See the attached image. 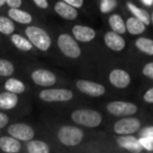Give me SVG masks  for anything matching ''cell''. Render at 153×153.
Masks as SVG:
<instances>
[{
  "mask_svg": "<svg viewBox=\"0 0 153 153\" xmlns=\"http://www.w3.org/2000/svg\"><path fill=\"white\" fill-rule=\"evenodd\" d=\"M56 137L62 146L76 148L86 140L87 132L76 124H63L56 128Z\"/></svg>",
  "mask_w": 153,
  "mask_h": 153,
  "instance_id": "cell-1",
  "label": "cell"
},
{
  "mask_svg": "<svg viewBox=\"0 0 153 153\" xmlns=\"http://www.w3.org/2000/svg\"><path fill=\"white\" fill-rule=\"evenodd\" d=\"M23 34L32 42L37 51H40L41 53H49V51H53V37L44 27L36 23L24 25Z\"/></svg>",
  "mask_w": 153,
  "mask_h": 153,
  "instance_id": "cell-2",
  "label": "cell"
},
{
  "mask_svg": "<svg viewBox=\"0 0 153 153\" xmlns=\"http://www.w3.org/2000/svg\"><path fill=\"white\" fill-rule=\"evenodd\" d=\"M69 120L80 127L97 129L104 123V115L94 108H76L69 112Z\"/></svg>",
  "mask_w": 153,
  "mask_h": 153,
  "instance_id": "cell-3",
  "label": "cell"
},
{
  "mask_svg": "<svg viewBox=\"0 0 153 153\" xmlns=\"http://www.w3.org/2000/svg\"><path fill=\"white\" fill-rule=\"evenodd\" d=\"M56 46L68 60H78L83 53L80 42L76 41L70 33L60 32L56 38Z\"/></svg>",
  "mask_w": 153,
  "mask_h": 153,
  "instance_id": "cell-4",
  "label": "cell"
},
{
  "mask_svg": "<svg viewBox=\"0 0 153 153\" xmlns=\"http://www.w3.org/2000/svg\"><path fill=\"white\" fill-rule=\"evenodd\" d=\"M38 98L41 102L56 104V103H68L76 98L74 90L64 87H47L41 88L38 92Z\"/></svg>",
  "mask_w": 153,
  "mask_h": 153,
  "instance_id": "cell-5",
  "label": "cell"
},
{
  "mask_svg": "<svg viewBox=\"0 0 153 153\" xmlns=\"http://www.w3.org/2000/svg\"><path fill=\"white\" fill-rule=\"evenodd\" d=\"M143 127V121L136 115L117 117V121L111 126V130L115 135H127L136 134Z\"/></svg>",
  "mask_w": 153,
  "mask_h": 153,
  "instance_id": "cell-6",
  "label": "cell"
},
{
  "mask_svg": "<svg viewBox=\"0 0 153 153\" xmlns=\"http://www.w3.org/2000/svg\"><path fill=\"white\" fill-rule=\"evenodd\" d=\"M30 79L34 85L40 88L53 87L59 83V76L57 74L45 67L33 68L30 72Z\"/></svg>",
  "mask_w": 153,
  "mask_h": 153,
  "instance_id": "cell-7",
  "label": "cell"
},
{
  "mask_svg": "<svg viewBox=\"0 0 153 153\" xmlns=\"http://www.w3.org/2000/svg\"><path fill=\"white\" fill-rule=\"evenodd\" d=\"M105 110L108 114L114 117H124L136 115L140 112L138 106L130 101H110L105 105Z\"/></svg>",
  "mask_w": 153,
  "mask_h": 153,
  "instance_id": "cell-8",
  "label": "cell"
},
{
  "mask_svg": "<svg viewBox=\"0 0 153 153\" xmlns=\"http://www.w3.org/2000/svg\"><path fill=\"white\" fill-rule=\"evenodd\" d=\"M74 87L79 92L90 98H102L107 94L105 85L87 79H76L74 82Z\"/></svg>",
  "mask_w": 153,
  "mask_h": 153,
  "instance_id": "cell-9",
  "label": "cell"
},
{
  "mask_svg": "<svg viewBox=\"0 0 153 153\" xmlns=\"http://www.w3.org/2000/svg\"><path fill=\"white\" fill-rule=\"evenodd\" d=\"M5 132L23 143L35 138L37 134L36 129L32 125L24 122L10 123L5 128Z\"/></svg>",
  "mask_w": 153,
  "mask_h": 153,
  "instance_id": "cell-10",
  "label": "cell"
},
{
  "mask_svg": "<svg viewBox=\"0 0 153 153\" xmlns=\"http://www.w3.org/2000/svg\"><path fill=\"white\" fill-rule=\"evenodd\" d=\"M107 80L109 84L117 89H127L132 83V76L130 72L121 67H114L109 70Z\"/></svg>",
  "mask_w": 153,
  "mask_h": 153,
  "instance_id": "cell-11",
  "label": "cell"
},
{
  "mask_svg": "<svg viewBox=\"0 0 153 153\" xmlns=\"http://www.w3.org/2000/svg\"><path fill=\"white\" fill-rule=\"evenodd\" d=\"M53 12L66 21H76L80 18V11L72 5L68 4L64 0H53Z\"/></svg>",
  "mask_w": 153,
  "mask_h": 153,
  "instance_id": "cell-12",
  "label": "cell"
},
{
  "mask_svg": "<svg viewBox=\"0 0 153 153\" xmlns=\"http://www.w3.org/2000/svg\"><path fill=\"white\" fill-rule=\"evenodd\" d=\"M115 144L123 150L131 153H142L144 152L140 138L136 134H127V135H117L114 138Z\"/></svg>",
  "mask_w": 153,
  "mask_h": 153,
  "instance_id": "cell-13",
  "label": "cell"
},
{
  "mask_svg": "<svg viewBox=\"0 0 153 153\" xmlns=\"http://www.w3.org/2000/svg\"><path fill=\"white\" fill-rule=\"evenodd\" d=\"M103 41L105 46L113 53H122L127 47V41L123 37V35L117 34L111 30L105 32Z\"/></svg>",
  "mask_w": 153,
  "mask_h": 153,
  "instance_id": "cell-14",
  "label": "cell"
},
{
  "mask_svg": "<svg viewBox=\"0 0 153 153\" xmlns=\"http://www.w3.org/2000/svg\"><path fill=\"white\" fill-rule=\"evenodd\" d=\"M5 15H7L16 24L20 25H30V24L36 23V17L27 10L22 7H7Z\"/></svg>",
  "mask_w": 153,
  "mask_h": 153,
  "instance_id": "cell-15",
  "label": "cell"
},
{
  "mask_svg": "<svg viewBox=\"0 0 153 153\" xmlns=\"http://www.w3.org/2000/svg\"><path fill=\"white\" fill-rule=\"evenodd\" d=\"M70 34L80 43H90L97 38V30L85 24H74L70 28Z\"/></svg>",
  "mask_w": 153,
  "mask_h": 153,
  "instance_id": "cell-16",
  "label": "cell"
},
{
  "mask_svg": "<svg viewBox=\"0 0 153 153\" xmlns=\"http://www.w3.org/2000/svg\"><path fill=\"white\" fill-rule=\"evenodd\" d=\"M9 41L11 45L16 49V51H20L22 53H36L37 49L32 44L27 37L24 34H20V33L15 32L9 37Z\"/></svg>",
  "mask_w": 153,
  "mask_h": 153,
  "instance_id": "cell-17",
  "label": "cell"
},
{
  "mask_svg": "<svg viewBox=\"0 0 153 153\" xmlns=\"http://www.w3.org/2000/svg\"><path fill=\"white\" fill-rule=\"evenodd\" d=\"M22 99L20 94H16L13 92L2 90L0 91V110L5 112L14 111L21 105Z\"/></svg>",
  "mask_w": 153,
  "mask_h": 153,
  "instance_id": "cell-18",
  "label": "cell"
},
{
  "mask_svg": "<svg viewBox=\"0 0 153 153\" xmlns=\"http://www.w3.org/2000/svg\"><path fill=\"white\" fill-rule=\"evenodd\" d=\"M0 151L4 153H19L24 151L23 142L10 134L0 135Z\"/></svg>",
  "mask_w": 153,
  "mask_h": 153,
  "instance_id": "cell-19",
  "label": "cell"
},
{
  "mask_svg": "<svg viewBox=\"0 0 153 153\" xmlns=\"http://www.w3.org/2000/svg\"><path fill=\"white\" fill-rule=\"evenodd\" d=\"M124 5L129 15L138 18L142 21H144L148 26H150V13L147 11V9L140 7L133 0H124Z\"/></svg>",
  "mask_w": 153,
  "mask_h": 153,
  "instance_id": "cell-20",
  "label": "cell"
},
{
  "mask_svg": "<svg viewBox=\"0 0 153 153\" xmlns=\"http://www.w3.org/2000/svg\"><path fill=\"white\" fill-rule=\"evenodd\" d=\"M2 88H3V90H7V91L23 96L24 94L27 92L28 85L23 80L12 76L5 79V81L3 82V84H2Z\"/></svg>",
  "mask_w": 153,
  "mask_h": 153,
  "instance_id": "cell-21",
  "label": "cell"
},
{
  "mask_svg": "<svg viewBox=\"0 0 153 153\" xmlns=\"http://www.w3.org/2000/svg\"><path fill=\"white\" fill-rule=\"evenodd\" d=\"M126 30L130 36H140L146 33L148 25L138 18L129 15L126 17Z\"/></svg>",
  "mask_w": 153,
  "mask_h": 153,
  "instance_id": "cell-22",
  "label": "cell"
},
{
  "mask_svg": "<svg viewBox=\"0 0 153 153\" xmlns=\"http://www.w3.org/2000/svg\"><path fill=\"white\" fill-rule=\"evenodd\" d=\"M107 23L111 30L117 33L120 35L127 34L126 30V20L120 13L112 12V13L107 15Z\"/></svg>",
  "mask_w": 153,
  "mask_h": 153,
  "instance_id": "cell-23",
  "label": "cell"
},
{
  "mask_svg": "<svg viewBox=\"0 0 153 153\" xmlns=\"http://www.w3.org/2000/svg\"><path fill=\"white\" fill-rule=\"evenodd\" d=\"M24 151L27 153H49L51 151V147L45 140L35 137L25 142Z\"/></svg>",
  "mask_w": 153,
  "mask_h": 153,
  "instance_id": "cell-24",
  "label": "cell"
},
{
  "mask_svg": "<svg viewBox=\"0 0 153 153\" xmlns=\"http://www.w3.org/2000/svg\"><path fill=\"white\" fill-rule=\"evenodd\" d=\"M133 46L142 55L153 57V39L146 36H137L133 41Z\"/></svg>",
  "mask_w": 153,
  "mask_h": 153,
  "instance_id": "cell-25",
  "label": "cell"
},
{
  "mask_svg": "<svg viewBox=\"0 0 153 153\" xmlns=\"http://www.w3.org/2000/svg\"><path fill=\"white\" fill-rule=\"evenodd\" d=\"M16 32V22H14L7 15H0V35L9 38Z\"/></svg>",
  "mask_w": 153,
  "mask_h": 153,
  "instance_id": "cell-26",
  "label": "cell"
},
{
  "mask_svg": "<svg viewBox=\"0 0 153 153\" xmlns=\"http://www.w3.org/2000/svg\"><path fill=\"white\" fill-rule=\"evenodd\" d=\"M16 70V65L12 60L0 58V78H9L14 76Z\"/></svg>",
  "mask_w": 153,
  "mask_h": 153,
  "instance_id": "cell-27",
  "label": "cell"
},
{
  "mask_svg": "<svg viewBox=\"0 0 153 153\" xmlns=\"http://www.w3.org/2000/svg\"><path fill=\"white\" fill-rule=\"evenodd\" d=\"M117 7H119V0H99L100 12L105 15L117 11Z\"/></svg>",
  "mask_w": 153,
  "mask_h": 153,
  "instance_id": "cell-28",
  "label": "cell"
},
{
  "mask_svg": "<svg viewBox=\"0 0 153 153\" xmlns=\"http://www.w3.org/2000/svg\"><path fill=\"white\" fill-rule=\"evenodd\" d=\"M140 72H142V74L145 78L153 81V61L146 62V63L140 67Z\"/></svg>",
  "mask_w": 153,
  "mask_h": 153,
  "instance_id": "cell-29",
  "label": "cell"
},
{
  "mask_svg": "<svg viewBox=\"0 0 153 153\" xmlns=\"http://www.w3.org/2000/svg\"><path fill=\"white\" fill-rule=\"evenodd\" d=\"M30 2L41 12H51L49 0H30Z\"/></svg>",
  "mask_w": 153,
  "mask_h": 153,
  "instance_id": "cell-30",
  "label": "cell"
},
{
  "mask_svg": "<svg viewBox=\"0 0 153 153\" xmlns=\"http://www.w3.org/2000/svg\"><path fill=\"white\" fill-rule=\"evenodd\" d=\"M140 142L145 151H147V152H153V136L140 137Z\"/></svg>",
  "mask_w": 153,
  "mask_h": 153,
  "instance_id": "cell-31",
  "label": "cell"
},
{
  "mask_svg": "<svg viewBox=\"0 0 153 153\" xmlns=\"http://www.w3.org/2000/svg\"><path fill=\"white\" fill-rule=\"evenodd\" d=\"M12 122L11 115L3 110H0V130L7 128V126Z\"/></svg>",
  "mask_w": 153,
  "mask_h": 153,
  "instance_id": "cell-32",
  "label": "cell"
},
{
  "mask_svg": "<svg viewBox=\"0 0 153 153\" xmlns=\"http://www.w3.org/2000/svg\"><path fill=\"white\" fill-rule=\"evenodd\" d=\"M138 138L140 137H147V136H153V125H146L143 126L138 132L136 133Z\"/></svg>",
  "mask_w": 153,
  "mask_h": 153,
  "instance_id": "cell-33",
  "label": "cell"
},
{
  "mask_svg": "<svg viewBox=\"0 0 153 153\" xmlns=\"http://www.w3.org/2000/svg\"><path fill=\"white\" fill-rule=\"evenodd\" d=\"M142 100L145 104L153 105V86L146 89L142 94Z\"/></svg>",
  "mask_w": 153,
  "mask_h": 153,
  "instance_id": "cell-34",
  "label": "cell"
},
{
  "mask_svg": "<svg viewBox=\"0 0 153 153\" xmlns=\"http://www.w3.org/2000/svg\"><path fill=\"white\" fill-rule=\"evenodd\" d=\"M64 1L78 10L84 9L86 5V0H64Z\"/></svg>",
  "mask_w": 153,
  "mask_h": 153,
  "instance_id": "cell-35",
  "label": "cell"
},
{
  "mask_svg": "<svg viewBox=\"0 0 153 153\" xmlns=\"http://www.w3.org/2000/svg\"><path fill=\"white\" fill-rule=\"evenodd\" d=\"M7 7H22L24 5L23 0H5Z\"/></svg>",
  "mask_w": 153,
  "mask_h": 153,
  "instance_id": "cell-36",
  "label": "cell"
},
{
  "mask_svg": "<svg viewBox=\"0 0 153 153\" xmlns=\"http://www.w3.org/2000/svg\"><path fill=\"white\" fill-rule=\"evenodd\" d=\"M140 1L146 7H153V0H140Z\"/></svg>",
  "mask_w": 153,
  "mask_h": 153,
  "instance_id": "cell-37",
  "label": "cell"
},
{
  "mask_svg": "<svg viewBox=\"0 0 153 153\" xmlns=\"http://www.w3.org/2000/svg\"><path fill=\"white\" fill-rule=\"evenodd\" d=\"M7 9V4H5V0H0V10Z\"/></svg>",
  "mask_w": 153,
  "mask_h": 153,
  "instance_id": "cell-38",
  "label": "cell"
},
{
  "mask_svg": "<svg viewBox=\"0 0 153 153\" xmlns=\"http://www.w3.org/2000/svg\"><path fill=\"white\" fill-rule=\"evenodd\" d=\"M150 25L153 27V7H152V11L150 13Z\"/></svg>",
  "mask_w": 153,
  "mask_h": 153,
  "instance_id": "cell-39",
  "label": "cell"
}]
</instances>
